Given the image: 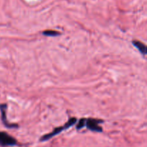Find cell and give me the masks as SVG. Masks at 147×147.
<instances>
[{
	"label": "cell",
	"mask_w": 147,
	"mask_h": 147,
	"mask_svg": "<svg viewBox=\"0 0 147 147\" xmlns=\"http://www.w3.org/2000/svg\"><path fill=\"white\" fill-rule=\"evenodd\" d=\"M76 122H77V118H71V119L69 120V121H68V122L66 123L64 125L59 127V128H56V129H55L52 133H51V134H47V135H46V136H44L42 137L41 141H46V140L52 138V137H53L54 136L59 134V133H61L62 131H63V130H66V129H67V128H70V127L72 126L74 124H75Z\"/></svg>",
	"instance_id": "obj_1"
},
{
	"label": "cell",
	"mask_w": 147,
	"mask_h": 147,
	"mask_svg": "<svg viewBox=\"0 0 147 147\" xmlns=\"http://www.w3.org/2000/svg\"><path fill=\"white\" fill-rule=\"evenodd\" d=\"M17 141L13 137L8 135L7 133L0 132V145L4 146H12L16 144Z\"/></svg>",
	"instance_id": "obj_2"
},
{
	"label": "cell",
	"mask_w": 147,
	"mask_h": 147,
	"mask_svg": "<svg viewBox=\"0 0 147 147\" xmlns=\"http://www.w3.org/2000/svg\"><path fill=\"white\" fill-rule=\"evenodd\" d=\"M102 123V121L96 119H88L86 120V127L88 129L96 132H101L102 128L99 125V123Z\"/></svg>",
	"instance_id": "obj_3"
},
{
	"label": "cell",
	"mask_w": 147,
	"mask_h": 147,
	"mask_svg": "<svg viewBox=\"0 0 147 147\" xmlns=\"http://www.w3.org/2000/svg\"><path fill=\"white\" fill-rule=\"evenodd\" d=\"M133 45L141 52L142 54L147 55V46L144 43H141V42L138 41V40H134L132 42Z\"/></svg>",
	"instance_id": "obj_4"
},
{
	"label": "cell",
	"mask_w": 147,
	"mask_h": 147,
	"mask_svg": "<svg viewBox=\"0 0 147 147\" xmlns=\"http://www.w3.org/2000/svg\"><path fill=\"white\" fill-rule=\"evenodd\" d=\"M6 108H7V105H0V110L2 111V119L4 123L6 125V126H9L8 125V123H7V118H6Z\"/></svg>",
	"instance_id": "obj_5"
},
{
	"label": "cell",
	"mask_w": 147,
	"mask_h": 147,
	"mask_svg": "<svg viewBox=\"0 0 147 147\" xmlns=\"http://www.w3.org/2000/svg\"><path fill=\"white\" fill-rule=\"evenodd\" d=\"M43 34L47 36H56V35H59V32L54 30H46L43 32Z\"/></svg>",
	"instance_id": "obj_6"
},
{
	"label": "cell",
	"mask_w": 147,
	"mask_h": 147,
	"mask_svg": "<svg viewBox=\"0 0 147 147\" xmlns=\"http://www.w3.org/2000/svg\"><path fill=\"white\" fill-rule=\"evenodd\" d=\"M85 125H86V119L82 118V119L80 120V122H79V123L77 124V129H81V128H82L83 127L85 126Z\"/></svg>",
	"instance_id": "obj_7"
}]
</instances>
